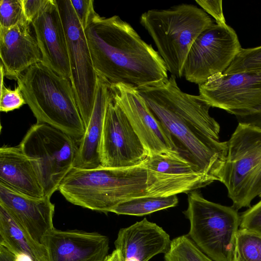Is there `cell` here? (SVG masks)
<instances>
[{"label":"cell","instance_id":"30bf717a","mask_svg":"<svg viewBox=\"0 0 261 261\" xmlns=\"http://www.w3.org/2000/svg\"><path fill=\"white\" fill-rule=\"evenodd\" d=\"M242 49L238 36L230 26L213 24L192 45L182 68V76L200 85L211 76L223 73Z\"/></svg>","mask_w":261,"mask_h":261},{"label":"cell","instance_id":"484cf974","mask_svg":"<svg viewBox=\"0 0 261 261\" xmlns=\"http://www.w3.org/2000/svg\"><path fill=\"white\" fill-rule=\"evenodd\" d=\"M261 70V46L242 48L223 73L229 74Z\"/></svg>","mask_w":261,"mask_h":261},{"label":"cell","instance_id":"7a4b0ae2","mask_svg":"<svg viewBox=\"0 0 261 261\" xmlns=\"http://www.w3.org/2000/svg\"><path fill=\"white\" fill-rule=\"evenodd\" d=\"M84 31L95 70L110 85L138 88L168 79L158 51L119 16L98 14Z\"/></svg>","mask_w":261,"mask_h":261},{"label":"cell","instance_id":"9a60e30c","mask_svg":"<svg viewBox=\"0 0 261 261\" xmlns=\"http://www.w3.org/2000/svg\"><path fill=\"white\" fill-rule=\"evenodd\" d=\"M49 261H105L109 239L97 232L54 228L43 238Z\"/></svg>","mask_w":261,"mask_h":261},{"label":"cell","instance_id":"e0dca14e","mask_svg":"<svg viewBox=\"0 0 261 261\" xmlns=\"http://www.w3.org/2000/svg\"><path fill=\"white\" fill-rule=\"evenodd\" d=\"M27 21L0 28V57L5 76L17 80L32 65L42 62L41 52Z\"/></svg>","mask_w":261,"mask_h":261},{"label":"cell","instance_id":"1f68e13d","mask_svg":"<svg viewBox=\"0 0 261 261\" xmlns=\"http://www.w3.org/2000/svg\"><path fill=\"white\" fill-rule=\"evenodd\" d=\"M239 123L261 129V103L254 108L234 115Z\"/></svg>","mask_w":261,"mask_h":261},{"label":"cell","instance_id":"f546056e","mask_svg":"<svg viewBox=\"0 0 261 261\" xmlns=\"http://www.w3.org/2000/svg\"><path fill=\"white\" fill-rule=\"evenodd\" d=\"M75 13L84 29L98 15L93 0H70Z\"/></svg>","mask_w":261,"mask_h":261},{"label":"cell","instance_id":"83f0119b","mask_svg":"<svg viewBox=\"0 0 261 261\" xmlns=\"http://www.w3.org/2000/svg\"><path fill=\"white\" fill-rule=\"evenodd\" d=\"M1 99L0 111L8 112L20 108L26 104L25 100L19 86L11 90L5 87L4 83L5 76L3 67L1 66Z\"/></svg>","mask_w":261,"mask_h":261},{"label":"cell","instance_id":"603a6c76","mask_svg":"<svg viewBox=\"0 0 261 261\" xmlns=\"http://www.w3.org/2000/svg\"><path fill=\"white\" fill-rule=\"evenodd\" d=\"M141 165L152 171L166 174H202L195 165L181 155L161 153L149 155Z\"/></svg>","mask_w":261,"mask_h":261},{"label":"cell","instance_id":"8992f818","mask_svg":"<svg viewBox=\"0 0 261 261\" xmlns=\"http://www.w3.org/2000/svg\"><path fill=\"white\" fill-rule=\"evenodd\" d=\"M227 144L220 181L238 211L261 194V129L239 123Z\"/></svg>","mask_w":261,"mask_h":261},{"label":"cell","instance_id":"4fadbf2b","mask_svg":"<svg viewBox=\"0 0 261 261\" xmlns=\"http://www.w3.org/2000/svg\"><path fill=\"white\" fill-rule=\"evenodd\" d=\"M199 95L211 107L235 115L261 103V70L224 74L218 73L198 85Z\"/></svg>","mask_w":261,"mask_h":261},{"label":"cell","instance_id":"e575fe53","mask_svg":"<svg viewBox=\"0 0 261 261\" xmlns=\"http://www.w3.org/2000/svg\"><path fill=\"white\" fill-rule=\"evenodd\" d=\"M105 261H122V259L119 251L115 249L107 256Z\"/></svg>","mask_w":261,"mask_h":261},{"label":"cell","instance_id":"5bb4252c","mask_svg":"<svg viewBox=\"0 0 261 261\" xmlns=\"http://www.w3.org/2000/svg\"><path fill=\"white\" fill-rule=\"evenodd\" d=\"M31 24L42 54V63L70 80L67 38L56 1L48 0Z\"/></svg>","mask_w":261,"mask_h":261},{"label":"cell","instance_id":"44dd1931","mask_svg":"<svg viewBox=\"0 0 261 261\" xmlns=\"http://www.w3.org/2000/svg\"><path fill=\"white\" fill-rule=\"evenodd\" d=\"M0 245L15 257L23 255L29 257L32 261H49L46 247L25 232L1 204Z\"/></svg>","mask_w":261,"mask_h":261},{"label":"cell","instance_id":"7402d4cb","mask_svg":"<svg viewBox=\"0 0 261 261\" xmlns=\"http://www.w3.org/2000/svg\"><path fill=\"white\" fill-rule=\"evenodd\" d=\"M178 202L176 195L137 197L119 203L111 212L118 215L142 216L174 207Z\"/></svg>","mask_w":261,"mask_h":261},{"label":"cell","instance_id":"3957f363","mask_svg":"<svg viewBox=\"0 0 261 261\" xmlns=\"http://www.w3.org/2000/svg\"><path fill=\"white\" fill-rule=\"evenodd\" d=\"M16 80L37 123L48 124L78 142L81 140L86 128L70 79L41 62L29 67Z\"/></svg>","mask_w":261,"mask_h":261},{"label":"cell","instance_id":"9c48e42d","mask_svg":"<svg viewBox=\"0 0 261 261\" xmlns=\"http://www.w3.org/2000/svg\"><path fill=\"white\" fill-rule=\"evenodd\" d=\"M56 1L67 38L70 81L86 128L95 103L98 76L93 66L84 29L71 1Z\"/></svg>","mask_w":261,"mask_h":261},{"label":"cell","instance_id":"ba28073f","mask_svg":"<svg viewBox=\"0 0 261 261\" xmlns=\"http://www.w3.org/2000/svg\"><path fill=\"white\" fill-rule=\"evenodd\" d=\"M18 146L30 159L44 196L50 198L74 166L78 142L48 124L36 123Z\"/></svg>","mask_w":261,"mask_h":261},{"label":"cell","instance_id":"2e32d148","mask_svg":"<svg viewBox=\"0 0 261 261\" xmlns=\"http://www.w3.org/2000/svg\"><path fill=\"white\" fill-rule=\"evenodd\" d=\"M0 204L37 242L42 244L44 237L55 228L53 224L55 205L50 197L28 196L0 184Z\"/></svg>","mask_w":261,"mask_h":261},{"label":"cell","instance_id":"d6986e66","mask_svg":"<svg viewBox=\"0 0 261 261\" xmlns=\"http://www.w3.org/2000/svg\"><path fill=\"white\" fill-rule=\"evenodd\" d=\"M110 85L98 77L95 103L85 133L78 142L73 167L93 169L100 166V146L107 106L112 98Z\"/></svg>","mask_w":261,"mask_h":261},{"label":"cell","instance_id":"6da1fadb","mask_svg":"<svg viewBox=\"0 0 261 261\" xmlns=\"http://www.w3.org/2000/svg\"><path fill=\"white\" fill-rule=\"evenodd\" d=\"M155 117L182 145L187 158L200 172L220 181L227 141H220V126L200 95L183 92L173 75L154 85L135 88Z\"/></svg>","mask_w":261,"mask_h":261},{"label":"cell","instance_id":"7c38bea8","mask_svg":"<svg viewBox=\"0 0 261 261\" xmlns=\"http://www.w3.org/2000/svg\"><path fill=\"white\" fill-rule=\"evenodd\" d=\"M110 88L114 100L125 114L148 155L182 156L168 129L153 114L135 88L122 84L110 85Z\"/></svg>","mask_w":261,"mask_h":261},{"label":"cell","instance_id":"4316f807","mask_svg":"<svg viewBox=\"0 0 261 261\" xmlns=\"http://www.w3.org/2000/svg\"><path fill=\"white\" fill-rule=\"evenodd\" d=\"M27 21L22 0L0 1V28H9Z\"/></svg>","mask_w":261,"mask_h":261},{"label":"cell","instance_id":"cb8c5ba5","mask_svg":"<svg viewBox=\"0 0 261 261\" xmlns=\"http://www.w3.org/2000/svg\"><path fill=\"white\" fill-rule=\"evenodd\" d=\"M232 261H261V236L239 229Z\"/></svg>","mask_w":261,"mask_h":261},{"label":"cell","instance_id":"d590c367","mask_svg":"<svg viewBox=\"0 0 261 261\" xmlns=\"http://www.w3.org/2000/svg\"><path fill=\"white\" fill-rule=\"evenodd\" d=\"M259 197L261 198V194L259 195Z\"/></svg>","mask_w":261,"mask_h":261},{"label":"cell","instance_id":"52a82bcc","mask_svg":"<svg viewBox=\"0 0 261 261\" xmlns=\"http://www.w3.org/2000/svg\"><path fill=\"white\" fill-rule=\"evenodd\" d=\"M183 212L190 222L188 237L214 261H232L240 216L232 206L205 199L194 190L189 192Z\"/></svg>","mask_w":261,"mask_h":261},{"label":"cell","instance_id":"8fae6325","mask_svg":"<svg viewBox=\"0 0 261 261\" xmlns=\"http://www.w3.org/2000/svg\"><path fill=\"white\" fill-rule=\"evenodd\" d=\"M148 155L125 114L112 97L107 106L103 121L100 166L126 168L138 166Z\"/></svg>","mask_w":261,"mask_h":261},{"label":"cell","instance_id":"5b68a950","mask_svg":"<svg viewBox=\"0 0 261 261\" xmlns=\"http://www.w3.org/2000/svg\"><path fill=\"white\" fill-rule=\"evenodd\" d=\"M58 190L73 204L107 213L133 197L136 180L128 168L73 167L61 181Z\"/></svg>","mask_w":261,"mask_h":261},{"label":"cell","instance_id":"277c9868","mask_svg":"<svg viewBox=\"0 0 261 261\" xmlns=\"http://www.w3.org/2000/svg\"><path fill=\"white\" fill-rule=\"evenodd\" d=\"M140 23L152 38L167 70L182 77V68L197 37L214 22L203 9L181 4L165 9H151L140 17Z\"/></svg>","mask_w":261,"mask_h":261},{"label":"cell","instance_id":"d4e9b609","mask_svg":"<svg viewBox=\"0 0 261 261\" xmlns=\"http://www.w3.org/2000/svg\"><path fill=\"white\" fill-rule=\"evenodd\" d=\"M164 261L214 260L202 252L187 235H182L171 241Z\"/></svg>","mask_w":261,"mask_h":261},{"label":"cell","instance_id":"ffe728a7","mask_svg":"<svg viewBox=\"0 0 261 261\" xmlns=\"http://www.w3.org/2000/svg\"><path fill=\"white\" fill-rule=\"evenodd\" d=\"M0 184L28 196L44 197L30 159L18 146L0 148Z\"/></svg>","mask_w":261,"mask_h":261},{"label":"cell","instance_id":"f1b7e54d","mask_svg":"<svg viewBox=\"0 0 261 261\" xmlns=\"http://www.w3.org/2000/svg\"><path fill=\"white\" fill-rule=\"evenodd\" d=\"M239 229L261 236V200L241 214Z\"/></svg>","mask_w":261,"mask_h":261},{"label":"cell","instance_id":"836d02e7","mask_svg":"<svg viewBox=\"0 0 261 261\" xmlns=\"http://www.w3.org/2000/svg\"><path fill=\"white\" fill-rule=\"evenodd\" d=\"M0 261H15V256L0 245Z\"/></svg>","mask_w":261,"mask_h":261},{"label":"cell","instance_id":"d6a6232c","mask_svg":"<svg viewBox=\"0 0 261 261\" xmlns=\"http://www.w3.org/2000/svg\"><path fill=\"white\" fill-rule=\"evenodd\" d=\"M48 0H22L24 13L27 20L32 23Z\"/></svg>","mask_w":261,"mask_h":261},{"label":"cell","instance_id":"4dcf8cb0","mask_svg":"<svg viewBox=\"0 0 261 261\" xmlns=\"http://www.w3.org/2000/svg\"><path fill=\"white\" fill-rule=\"evenodd\" d=\"M202 9L215 19L216 24L226 25L225 19L222 9L221 0H196Z\"/></svg>","mask_w":261,"mask_h":261},{"label":"cell","instance_id":"ac0fdd59","mask_svg":"<svg viewBox=\"0 0 261 261\" xmlns=\"http://www.w3.org/2000/svg\"><path fill=\"white\" fill-rule=\"evenodd\" d=\"M171 243L169 235L161 227L145 218L120 229L114 245L122 261H149L157 254H166Z\"/></svg>","mask_w":261,"mask_h":261}]
</instances>
